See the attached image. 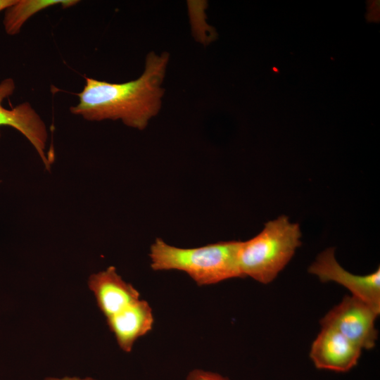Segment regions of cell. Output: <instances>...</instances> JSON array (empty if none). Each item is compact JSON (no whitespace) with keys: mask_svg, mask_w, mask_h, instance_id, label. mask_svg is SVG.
I'll return each instance as SVG.
<instances>
[{"mask_svg":"<svg viewBox=\"0 0 380 380\" xmlns=\"http://www.w3.org/2000/svg\"><path fill=\"white\" fill-rule=\"evenodd\" d=\"M170 53L149 52L136 80L112 83L85 77L79 102L70 112L87 121L120 120L129 127L144 129L160 112Z\"/></svg>","mask_w":380,"mask_h":380,"instance_id":"obj_1","label":"cell"},{"mask_svg":"<svg viewBox=\"0 0 380 380\" xmlns=\"http://www.w3.org/2000/svg\"><path fill=\"white\" fill-rule=\"evenodd\" d=\"M241 242L219 241L184 248L170 245L157 238L150 246V265L155 271L184 272L200 286L242 278L238 261Z\"/></svg>","mask_w":380,"mask_h":380,"instance_id":"obj_2","label":"cell"},{"mask_svg":"<svg viewBox=\"0 0 380 380\" xmlns=\"http://www.w3.org/2000/svg\"><path fill=\"white\" fill-rule=\"evenodd\" d=\"M300 237L299 224L285 215L265 223L259 234L241 242L238 261L243 277L263 284L272 282L301 245Z\"/></svg>","mask_w":380,"mask_h":380,"instance_id":"obj_3","label":"cell"},{"mask_svg":"<svg viewBox=\"0 0 380 380\" xmlns=\"http://www.w3.org/2000/svg\"><path fill=\"white\" fill-rule=\"evenodd\" d=\"M379 314L362 300L346 296L321 319L320 325L338 331L362 350H370L378 338L375 322Z\"/></svg>","mask_w":380,"mask_h":380,"instance_id":"obj_4","label":"cell"},{"mask_svg":"<svg viewBox=\"0 0 380 380\" xmlns=\"http://www.w3.org/2000/svg\"><path fill=\"white\" fill-rule=\"evenodd\" d=\"M308 272L320 281H334L346 288L351 296L365 302L380 312V269L367 275H356L343 268L336 261L334 248L320 253L309 267Z\"/></svg>","mask_w":380,"mask_h":380,"instance_id":"obj_5","label":"cell"},{"mask_svg":"<svg viewBox=\"0 0 380 380\" xmlns=\"http://www.w3.org/2000/svg\"><path fill=\"white\" fill-rule=\"evenodd\" d=\"M15 89L12 78H6L0 82V126H10L20 132L34 148L48 170L51 164L45 153L48 131L41 117L27 102L11 109L2 106L3 101L11 96Z\"/></svg>","mask_w":380,"mask_h":380,"instance_id":"obj_6","label":"cell"},{"mask_svg":"<svg viewBox=\"0 0 380 380\" xmlns=\"http://www.w3.org/2000/svg\"><path fill=\"white\" fill-rule=\"evenodd\" d=\"M362 350L338 331L321 327L309 356L317 369L346 372L357 364Z\"/></svg>","mask_w":380,"mask_h":380,"instance_id":"obj_7","label":"cell"},{"mask_svg":"<svg viewBox=\"0 0 380 380\" xmlns=\"http://www.w3.org/2000/svg\"><path fill=\"white\" fill-rule=\"evenodd\" d=\"M87 284L106 319L141 298L139 292L113 266L90 275Z\"/></svg>","mask_w":380,"mask_h":380,"instance_id":"obj_8","label":"cell"},{"mask_svg":"<svg viewBox=\"0 0 380 380\" xmlns=\"http://www.w3.org/2000/svg\"><path fill=\"white\" fill-rule=\"evenodd\" d=\"M106 321L120 348L129 353L135 342L152 330L154 317L149 303L140 298Z\"/></svg>","mask_w":380,"mask_h":380,"instance_id":"obj_9","label":"cell"},{"mask_svg":"<svg viewBox=\"0 0 380 380\" xmlns=\"http://www.w3.org/2000/svg\"><path fill=\"white\" fill-rule=\"evenodd\" d=\"M80 2L77 0H15L4 11L3 24L9 35L20 32L25 23L37 13L49 7L61 5L71 7Z\"/></svg>","mask_w":380,"mask_h":380,"instance_id":"obj_10","label":"cell"},{"mask_svg":"<svg viewBox=\"0 0 380 380\" xmlns=\"http://www.w3.org/2000/svg\"><path fill=\"white\" fill-rule=\"evenodd\" d=\"M186 380H229L227 377L208 370H204L202 369H194L190 371Z\"/></svg>","mask_w":380,"mask_h":380,"instance_id":"obj_11","label":"cell"},{"mask_svg":"<svg viewBox=\"0 0 380 380\" xmlns=\"http://www.w3.org/2000/svg\"><path fill=\"white\" fill-rule=\"evenodd\" d=\"M44 380H96L91 377H87L84 379H81L78 377H69V376H65L63 378H56V377H47L44 379Z\"/></svg>","mask_w":380,"mask_h":380,"instance_id":"obj_12","label":"cell"},{"mask_svg":"<svg viewBox=\"0 0 380 380\" xmlns=\"http://www.w3.org/2000/svg\"><path fill=\"white\" fill-rule=\"evenodd\" d=\"M15 0H0V12L5 11L8 7L11 6Z\"/></svg>","mask_w":380,"mask_h":380,"instance_id":"obj_13","label":"cell"}]
</instances>
